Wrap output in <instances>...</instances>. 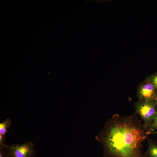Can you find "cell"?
Masks as SVG:
<instances>
[{
    "instance_id": "10",
    "label": "cell",
    "mask_w": 157,
    "mask_h": 157,
    "mask_svg": "<svg viewBox=\"0 0 157 157\" xmlns=\"http://www.w3.org/2000/svg\"><path fill=\"white\" fill-rule=\"evenodd\" d=\"M5 138V135L0 134V147H5L6 144L4 142Z\"/></svg>"
},
{
    "instance_id": "5",
    "label": "cell",
    "mask_w": 157,
    "mask_h": 157,
    "mask_svg": "<svg viewBox=\"0 0 157 157\" xmlns=\"http://www.w3.org/2000/svg\"><path fill=\"white\" fill-rule=\"evenodd\" d=\"M148 147L144 154L145 157H157V143L155 141L149 139L147 141Z\"/></svg>"
},
{
    "instance_id": "11",
    "label": "cell",
    "mask_w": 157,
    "mask_h": 157,
    "mask_svg": "<svg viewBox=\"0 0 157 157\" xmlns=\"http://www.w3.org/2000/svg\"><path fill=\"white\" fill-rule=\"evenodd\" d=\"M157 134V130L151 132L150 133V134Z\"/></svg>"
},
{
    "instance_id": "9",
    "label": "cell",
    "mask_w": 157,
    "mask_h": 157,
    "mask_svg": "<svg viewBox=\"0 0 157 157\" xmlns=\"http://www.w3.org/2000/svg\"><path fill=\"white\" fill-rule=\"evenodd\" d=\"M0 157H8L7 155L5 147H0Z\"/></svg>"
},
{
    "instance_id": "7",
    "label": "cell",
    "mask_w": 157,
    "mask_h": 157,
    "mask_svg": "<svg viewBox=\"0 0 157 157\" xmlns=\"http://www.w3.org/2000/svg\"><path fill=\"white\" fill-rule=\"evenodd\" d=\"M157 130V105L156 111L155 115L154 118L152 123L149 128L147 131L149 134H150L151 133L154 131Z\"/></svg>"
},
{
    "instance_id": "1",
    "label": "cell",
    "mask_w": 157,
    "mask_h": 157,
    "mask_svg": "<svg viewBox=\"0 0 157 157\" xmlns=\"http://www.w3.org/2000/svg\"><path fill=\"white\" fill-rule=\"evenodd\" d=\"M137 115L116 114L107 121L95 136L103 146L104 157H145L142 143L148 134Z\"/></svg>"
},
{
    "instance_id": "2",
    "label": "cell",
    "mask_w": 157,
    "mask_h": 157,
    "mask_svg": "<svg viewBox=\"0 0 157 157\" xmlns=\"http://www.w3.org/2000/svg\"><path fill=\"white\" fill-rule=\"evenodd\" d=\"M157 105V101L142 99H139L135 104L136 113L142 120L143 126L147 131L152 123Z\"/></svg>"
},
{
    "instance_id": "8",
    "label": "cell",
    "mask_w": 157,
    "mask_h": 157,
    "mask_svg": "<svg viewBox=\"0 0 157 157\" xmlns=\"http://www.w3.org/2000/svg\"><path fill=\"white\" fill-rule=\"evenodd\" d=\"M145 79L152 82L157 90V72L148 76Z\"/></svg>"
},
{
    "instance_id": "4",
    "label": "cell",
    "mask_w": 157,
    "mask_h": 157,
    "mask_svg": "<svg viewBox=\"0 0 157 157\" xmlns=\"http://www.w3.org/2000/svg\"><path fill=\"white\" fill-rule=\"evenodd\" d=\"M136 93L139 99L157 102V90L152 82L146 79L138 85Z\"/></svg>"
},
{
    "instance_id": "6",
    "label": "cell",
    "mask_w": 157,
    "mask_h": 157,
    "mask_svg": "<svg viewBox=\"0 0 157 157\" xmlns=\"http://www.w3.org/2000/svg\"><path fill=\"white\" fill-rule=\"evenodd\" d=\"M11 124V120L8 118L0 124V134L5 135L6 134L8 131L7 129L9 127Z\"/></svg>"
},
{
    "instance_id": "3",
    "label": "cell",
    "mask_w": 157,
    "mask_h": 157,
    "mask_svg": "<svg viewBox=\"0 0 157 157\" xmlns=\"http://www.w3.org/2000/svg\"><path fill=\"white\" fill-rule=\"evenodd\" d=\"M5 148L8 157H33L36 154L34 145L31 142L20 144H6Z\"/></svg>"
}]
</instances>
